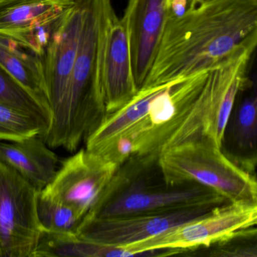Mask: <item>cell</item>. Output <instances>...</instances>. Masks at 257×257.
Returning <instances> with one entry per match:
<instances>
[{"label": "cell", "instance_id": "1", "mask_svg": "<svg viewBox=\"0 0 257 257\" xmlns=\"http://www.w3.org/2000/svg\"><path fill=\"white\" fill-rule=\"evenodd\" d=\"M252 43H257V0H188L181 16L168 18L142 88L210 70Z\"/></svg>", "mask_w": 257, "mask_h": 257}, {"label": "cell", "instance_id": "2", "mask_svg": "<svg viewBox=\"0 0 257 257\" xmlns=\"http://www.w3.org/2000/svg\"><path fill=\"white\" fill-rule=\"evenodd\" d=\"M154 155H134L118 165L95 204L87 213L109 218L164 213L229 202L212 189L196 183H166Z\"/></svg>", "mask_w": 257, "mask_h": 257}, {"label": "cell", "instance_id": "3", "mask_svg": "<svg viewBox=\"0 0 257 257\" xmlns=\"http://www.w3.org/2000/svg\"><path fill=\"white\" fill-rule=\"evenodd\" d=\"M158 162L168 184L196 183L229 202L257 205L255 175L230 160L207 137L164 150Z\"/></svg>", "mask_w": 257, "mask_h": 257}, {"label": "cell", "instance_id": "4", "mask_svg": "<svg viewBox=\"0 0 257 257\" xmlns=\"http://www.w3.org/2000/svg\"><path fill=\"white\" fill-rule=\"evenodd\" d=\"M107 115L100 87L95 0H87L70 80L62 147L69 152L77 150Z\"/></svg>", "mask_w": 257, "mask_h": 257}, {"label": "cell", "instance_id": "5", "mask_svg": "<svg viewBox=\"0 0 257 257\" xmlns=\"http://www.w3.org/2000/svg\"><path fill=\"white\" fill-rule=\"evenodd\" d=\"M257 205L228 202L201 217L175 225L124 248L134 255H163L209 246L256 226Z\"/></svg>", "mask_w": 257, "mask_h": 257}, {"label": "cell", "instance_id": "6", "mask_svg": "<svg viewBox=\"0 0 257 257\" xmlns=\"http://www.w3.org/2000/svg\"><path fill=\"white\" fill-rule=\"evenodd\" d=\"M87 0H76L67 10L43 58L52 123L43 137L50 148L62 147L67 121V100L72 72L77 55Z\"/></svg>", "mask_w": 257, "mask_h": 257}, {"label": "cell", "instance_id": "7", "mask_svg": "<svg viewBox=\"0 0 257 257\" xmlns=\"http://www.w3.org/2000/svg\"><path fill=\"white\" fill-rule=\"evenodd\" d=\"M95 7L100 87L109 115L128 103L138 88L122 19L117 16L111 0H95Z\"/></svg>", "mask_w": 257, "mask_h": 257}, {"label": "cell", "instance_id": "8", "mask_svg": "<svg viewBox=\"0 0 257 257\" xmlns=\"http://www.w3.org/2000/svg\"><path fill=\"white\" fill-rule=\"evenodd\" d=\"M38 192L0 162V257H31L41 229L37 214Z\"/></svg>", "mask_w": 257, "mask_h": 257}, {"label": "cell", "instance_id": "9", "mask_svg": "<svg viewBox=\"0 0 257 257\" xmlns=\"http://www.w3.org/2000/svg\"><path fill=\"white\" fill-rule=\"evenodd\" d=\"M118 166L82 149L61 162L53 178L41 192L85 216Z\"/></svg>", "mask_w": 257, "mask_h": 257}, {"label": "cell", "instance_id": "10", "mask_svg": "<svg viewBox=\"0 0 257 257\" xmlns=\"http://www.w3.org/2000/svg\"><path fill=\"white\" fill-rule=\"evenodd\" d=\"M218 207V206H217ZM216 207H197L164 213H144L109 218L85 216L76 235L105 246L124 249L175 225L210 213Z\"/></svg>", "mask_w": 257, "mask_h": 257}, {"label": "cell", "instance_id": "11", "mask_svg": "<svg viewBox=\"0 0 257 257\" xmlns=\"http://www.w3.org/2000/svg\"><path fill=\"white\" fill-rule=\"evenodd\" d=\"M169 0H128L122 21L134 77L141 89L157 56L168 18Z\"/></svg>", "mask_w": 257, "mask_h": 257}, {"label": "cell", "instance_id": "12", "mask_svg": "<svg viewBox=\"0 0 257 257\" xmlns=\"http://www.w3.org/2000/svg\"><path fill=\"white\" fill-rule=\"evenodd\" d=\"M0 162L38 192L50 183L58 168V156L40 135L18 141H0Z\"/></svg>", "mask_w": 257, "mask_h": 257}, {"label": "cell", "instance_id": "13", "mask_svg": "<svg viewBox=\"0 0 257 257\" xmlns=\"http://www.w3.org/2000/svg\"><path fill=\"white\" fill-rule=\"evenodd\" d=\"M221 150L236 165L255 175L257 161V95L236 100L224 132Z\"/></svg>", "mask_w": 257, "mask_h": 257}, {"label": "cell", "instance_id": "14", "mask_svg": "<svg viewBox=\"0 0 257 257\" xmlns=\"http://www.w3.org/2000/svg\"><path fill=\"white\" fill-rule=\"evenodd\" d=\"M0 64L24 88L49 106L43 59L38 55L12 37L0 34Z\"/></svg>", "mask_w": 257, "mask_h": 257}, {"label": "cell", "instance_id": "15", "mask_svg": "<svg viewBox=\"0 0 257 257\" xmlns=\"http://www.w3.org/2000/svg\"><path fill=\"white\" fill-rule=\"evenodd\" d=\"M76 0H0V34L11 36L71 8Z\"/></svg>", "mask_w": 257, "mask_h": 257}, {"label": "cell", "instance_id": "16", "mask_svg": "<svg viewBox=\"0 0 257 257\" xmlns=\"http://www.w3.org/2000/svg\"><path fill=\"white\" fill-rule=\"evenodd\" d=\"M133 256L121 248L105 246L79 238L76 234H58L41 231L38 244L31 257Z\"/></svg>", "mask_w": 257, "mask_h": 257}, {"label": "cell", "instance_id": "17", "mask_svg": "<svg viewBox=\"0 0 257 257\" xmlns=\"http://www.w3.org/2000/svg\"><path fill=\"white\" fill-rule=\"evenodd\" d=\"M50 128L46 120L28 111L0 102V141L44 137Z\"/></svg>", "mask_w": 257, "mask_h": 257}, {"label": "cell", "instance_id": "18", "mask_svg": "<svg viewBox=\"0 0 257 257\" xmlns=\"http://www.w3.org/2000/svg\"><path fill=\"white\" fill-rule=\"evenodd\" d=\"M37 214L41 231L58 234H76L85 217L41 192L37 195Z\"/></svg>", "mask_w": 257, "mask_h": 257}, {"label": "cell", "instance_id": "19", "mask_svg": "<svg viewBox=\"0 0 257 257\" xmlns=\"http://www.w3.org/2000/svg\"><path fill=\"white\" fill-rule=\"evenodd\" d=\"M0 102L28 111L52 123L49 105L31 94L0 64Z\"/></svg>", "mask_w": 257, "mask_h": 257}, {"label": "cell", "instance_id": "20", "mask_svg": "<svg viewBox=\"0 0 257 257\" xmlns=\"http://www.w3.org/2000/svg\"><path fill=\"white\" fill-rule=\"evenodd\" d=\"M256 228H249L237 235L218 242L212 247L210 255L213 256L256 257Z\"/></svg>", "mask_w": 257, "mask_h": 257}, {"label": "cell", "instance_id": "21", "mask_svg": "<svg viewBox=\"0 0 257 257\" xmlns=\"http://www.w3.org/2000/svg\"><path fill=\"white\" fill-rule=\"evenodd\" d=\"M169 1H170V0H169Z\"/></svg>", "mask_w": 257, "mask_h": 257}]
</instances>
